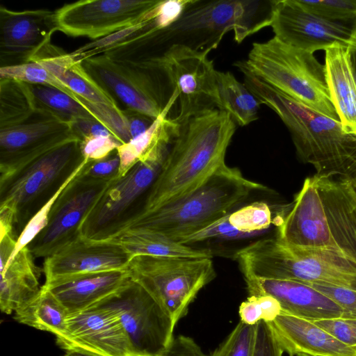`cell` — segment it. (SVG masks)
<instances>
[{
	"label": "cell",
	"mask_w": 356,
	"mask_h": 356,
	"mask_svg": "<svg viewBox=\"0 0 356 356\" xmlns=\"http://www.w3.org/2000/svg\"><path fill=\"white\" fill-rule=\"evenodd\" d=\"M271 1L192 0L180 17L167 27L141 33L119 45L117 58L129 63H151L170 47L200 51L216 49L229 31L237 43L270 26Z\"/></svg>",
	"instance_id": "1"
},
{
	"label": "cell",
	"mask_w": 356,
	"mask_h": 356,
	"mask_svg": "<svg viewBox=\"0 0 356 356\" xmlns=\"http://www.w3.org/2000/svg\"><path fill=\"white\" fill-rule=\"evenodd\" d=\"M275 235L289 245L329 250L356 263V191L347 179L306 178Z\"/></svg>",
	"instance_id": "2"
},
{
	"label": "cell",
	"mask_w": 356,
	"mask_h": 356,
	"mask_svg": "<svg viewBox=\"0 0 356 356\" xmlns=\"http://www.w3.org/2000/svg\"><path fill=\"white\" fill-rule=\"evenodd\" d=\"M236 129L230 115L219 109L182 124L139 216L186 197L226 164Z\"/></svg>",
	"instance_id": "3"
},
{
	"label": "cell",
	"mask_w": 356,
	"mask_h": 356,
	"mask_svg": "<svg viewBox=\"0 0 356 356\" xmlns=\"http://www.w3.org/2000/svg\"><path fill=\"white\" fill-rule=\"evenodd\" d=\"M244 84L271 108L288 129L299 159L314 168L317 176L349 179L356 171V136L340 122L317 112L248 74Z\"/></svg>",
	"instance_id": "4"
},
{
	"label": "cell",
	"mask_w": 356,
	"mask_h": 356,
	"mask_svg": "<svg viewBox=\"0 0 356 356\" xmlns=\"http://www.w3.org/2000/svg\"><path fill=\"white\" fill-rule=\"evenodd\" d=\"M266 188L225 164L186 197L139 216L123 230L143 228L174 240L217 221L243 206L254 192Z\"/></svg>",
	"instance_id": "5"
},
{
	"label": "cell",
	"mask_w": 356,
	"mask_h": 356,
	"mask_svg": "<svg viewBox=\"0 0 356 356\" xmlns=\"http://www.w3.org/2000/svg\"><path fill=\"white\" fill-rule=\"evenodd\" d=\"M248 74L291 98L339 121L332 102L325 65L313 54L288 45L276 37L256 42L245 60L235 63Z\"/></svg>",
	"instance_id": "6"
},
{
	"label": "cell",
	"mask_w": 356,
	"mask_h": 356,
	"mask_svg": "<svg viewBox=\"0 0 356 356\" xmlns=\"http://www.w3.org/2000/svg\"><path fill=\"white\" fill-rule=\"evenodd\" d=\"M243 277L290 280L356 290V263L334 252L289 245L275 235L238 250Z\"/></svg>",
	"instance_id": "7"
},
{
	"label": "cell",
	"mask_w": 356,
	"mask_h": 356,
	"mask_svg": "<svg viewBox=\"0 0 356 356\" xmlns=\"http://www.w3.org/2000/svg\"><path fill=\"white\" fill-rule=\"evenodd\" d=\"M88 161L81 154L79 140H73L48 152L0 183V208H8L13 213L17 237L31 219L79 174Z\"/></svg>",
	"instance_id": "8"
},
{
	"label": "cell",
	"mask_w": 356,
	"mask_h": 356,
	"mask_svg": "<svg viewBox=\"0 0 356 356\" xmlns=\"http://www.w3.org/2000/svg\"><path fill=\"white\" fill-rule=\"evenodd\" d=\"M172 142L160 143L143 161L124 176L111 180L83 219L80 234L106 240L122 232L142 212L148 193L159 175Z\"/></svg>",
	"instance_id": "9"
},
{
	"label": "cell",
	"mask_w": 356,
	"mask_h": 356,
	"mask_svg": "<svg viewBox=\"0 0 356 356\" xmlns=\"http://www.w3.org/2000/svg\"><path fill=\"white\" fill-rule=\"evenodd\" d=\"M86 72L122 110H131L156 120L173 108L178 95L156 63H129L104 54L81 60Z\"/></svg>",
	"instance_id": "10"
},
{
	"label": "cell",
	"mask_w": 356,
	"mask_h": 356,
	"mask_svg": "<svg viewBox=\"0 0 356 356\" xmlns=\"http://www.w3.org/2000/svg\"><path fill=\"white\" fill-rule=\"evenodd\" d=\"M128 270L168 312L175 325L188 312L200 291L213 281L216 273L211 258L138 254Z\"/></svg>",
	"instance_id": "11"
},
{
	"label": "cell",
	"mask_w": 356,
	"mask_h": 356,
	"mask_svg": "<svg viewBox=\"0 0 356 356\" xmlns=\"http://www.w3.org/2000/svg\"><path fill=\"white\" fill-rule=\"evenodd\" d=\"M94 306L116 314L133 349L140 356H161L174 338L176 325L170 316L132 279Z\"/></svg>",
	"instance_id": "12"
},
{
	"label": "cell",
	"mask_w": 356,
	"mask_h": 356,
	"mask_svg": "<svg viewBox=\"0 0 356 356\" xmlns=\"http://www.w3.org/2000/svg\"><path fill=\"white\" fill-rule=\"evenodd\" d=\"M209 54L207 51L174 45L151 62L162 68L172 92L177 93L176 114L172 119L180 126L193 117L220 110L217 70Z\"/></svg>",
	"instance_id": "13"
},
{
	"label": "cell",
	"mask_w": 356,
	"mask_h": 356,
	"mask_svg": "<svg viewBox=\"0 0 356 356\" xmlns=\"http://www.w3.org/2000/svg\"><path fill=\"white\" fill-rule=\"evenodd\" d=\"M159 0H82L56 10L58 31L94 40L143 20Z\"/></svg>",
	"instance_id": "14"
},
{
	"label": "cell",
	"mask_w": 356,
	"mask_h": 356,
	"mask_svg": "<svg viewBox=\"0 0 356 356\" xmlns=\"http://www.w3.org/2000/svg\"><path fill=\"white\" fill-rule=\"evenodd\" d=\"M81 172L59 195L46 226L27 245L35 258H46L80 235L83 219L111 181L89 179Z\"/></svg>",
	"instance_id": "15"
},
{
	"label": "cell",
	"mask_w": 356,
	"mask_h": 356,
	"mask_svg": "<svg viewBox=\"0 0 356 356\" xmlns=\"http://www.w3.org/2000/svg\"><path fill=\"white\" fill-rule=\"evenodd\" d=\"M38 60L74 93L122 144L131 140L123 111L86 72L80 60L54 44Z\"/></svg>",
	"instance_id": "16"
},
{
	"label": "cell",
	"mask_w": 356,
	"mask_h": 356,
	"mask_svg": "<svg viewBox=\"0 0 356 356\" xmlns=\"http://www.w3.org/2000/svg\"><path fill=\"white\" fill-rule=\"evenodd\" d=\"M58 31L55 12L15 11L0 6V67L35 61L51 44Z\"/></svg>",
	"instance_id": "17"
},
{
	"label": "cell",
	"mask_w": 356,
	"mask_h": 356,
	"mask_svg": "<svg viewBox=\"0 0 356 356\" xmlns=\"http://www.w3.org/2000/svg\"><path fill=\"white\" fill-rule=\"evenodd\" d=\"M78 140L70 124L43 117L0 130V183L48 152Z\"/></svg>",
	"instance_id": "18"
},
{
	"label": "cell",
	"mask_w": 356,
	"mask_h": 356,
	"mask_svg": "<svg viewBox=\"0 0 356 356\" xmlns=\"http://www.w3.org/2000/svg\"><path fill=\"white\" fill-rule=\"evenodd\" d=\"M269 26L284 43L312 54L335 43L347 46L353 30L352 26L319 17L297 0L271 1Z\"/></svg>",
	"instance_id": "19"
},
{
	"label": "cell",
	"mask_w": 356,
	"mask_h": 356,
	"mask_svg": "<svg viewBox=\"0 0 356 356\" xmlns=\"http://www.w3.org/2000/svg\"><path fill=\"white\" fill-rule=\"evenodd\" d=\"M66 350H80L100 356H140L133 349L116 314L93 306L68 314L65 332L56 337Z\"/></svg>",
	"instance_id": "20"
},
{
	"label": "cell",
	"mask_w": 356,
	"mask_h": 356,
	"mask_svg": "<svg viewBox=\"0 0 356 356\" xmlns=\"http://www.w3.org/2000/svg\"><path fill=\"white\" fill-rule=\"evenodd\" d=\"M134 255L111 240H92L82 235L44 258L45 282L80 274L125 270Z\"/></svg>",
	"instance_id": "21"
},
{
	"label": "cell",
	"mask_w": 356,
	"mask_h": 356,
	"mask_svg": "<svg viewBox=\"0 0 356 356\" xmlns=\"http://www.w3.org/2000/svg\"><path fill=\"white\" fill-rule=\"evenodd\" d=\"M249 295H270L282 312L316 321L341 317L342 309L309 285L295 280L244 277Z\"/></svg>",
	"instance_id": "22"
},
{
	"label": "cell",
	"mask_w": 356,
	"mask_h": 356,
	"mask_svg": "<svg viewBox=\"0 0 356 356\" xmlns=\"http://www.w3.org/2000/svg\"><path fill=\"white\" fill-rule=\"evenodd\" d=\"M290 204L273 206L258 201L243 205L204 228L186 234L175 241L188 245L207 240H234L258 235L277 227Z\"/></svg>",
	"instance_id": "23"
},
{
	"label": "cell",
	"mask_w": 356,
	"mask_h": 356,
	"mask_svg": "<svg viewBox=\"0 0 356 356\" xmlns=\"http://www.w3.org/2000/svg\"><path fill=\"white\" fill-rule=\"evenodd\" d=\"M131 280L127 269L68 276L42 286L65 307L68 314L86 310L113 294Z\"/></svg>",
	"instance_id": "24"
},
{
	"label": "cell",
	"mask_w": 356,
	"mask_h": 356,
	"mask_svg": "<svg viewBox=\"0 0 356 356\" xmlns=\"http://www.w3.org/2000/svg\"><path fill=\"white\" fill-rule=\"evenodd\" d=\"M289 356H356V350L332 336L312 321L282 312L269 323Z\"/></svg>",
	"instance_id": "25"
},
{
	"label": "cell",
	"mask_w": 356,
	"mask_h": 356,
	"mask_svg": "<svg viewBox=\"0 0 356 356\" xmlns=\"http://www.w3.org/2000/svg\"><path fill=\"white\" fill-rule=\"evenodd\" d=\"M347 46L335 43L325 50L326 80L332 102L344 131L356 136V83Z\"/></svg>",
	"instance_id": "26"
},
{
	"label": "cell",
	"mask_w": 356,
	"mask_h": 356,
	"mask_svg": "<svg viewBox=\"0 0 356 356\" xmlns=\"http://www.w3.org/2000/svg\"><path fill=\"white\" fill-rule=\"evenodd\" d=\"M34 258L26 246L0 271V309L3 313L15 312L40 291V278L43 271L36 266Z\"/></svg>",
	"instance_id": "27"
},
{
	"label": "cell",
	"mask_w": 356,
	"mask_h": 356,
	"mask_svg": "<svg viewBox=\"0 0 356 356\" xmlns=\"http://www.w3.org/2000/svg\"><path fill=\"white\" fill-rule=\"evenodd\" d=\"M108 239L120 244L134 256L145 254L212 258L209 250L181 244L162 233L143 228H129Z\"/></svg>",
	"instance_id": "28"
},
{
	"label": "cell",
	"mask_w": 356,
	"mask_h": 356,
	"mask_svg": "<svg viewBox=\"0 0 356 356\" xmlns=\"http://www.w3.org/2000/svg\"><path fill=\"white\" fill-rule=\"evenodd\" d=\"M216 79L220 110L228 113L239 126H246L258 118L262 104L247 86L229 72L216 70Z\"/></svg>",
	"instance_id": "29"
},
{
	"label": "cell",
	"mask_w": 356,
	"mask_h": 356,
	"mask_svg": "<svg viewBox=\"0 0 356 356\" xmlns=\"http://www.w3.org/2000/svg\"><path fill=\"white\" fill-rule=\"evenodd\" d=\"M67 316L60 302L42 286L35 297L14 312L13 318L19 323L57 337L65 332Z\"/></svg>",
	"instance_id": "30"
},
{
	"label": "cell",
	"mask_w": 356,
	"mask_h": 356,
	"mask_svg": "<svg viewBox=\"0 0 356 356\" xmlns=\"http://www.w3.org/2000/svg\"><path fill=\"white\" fill-rule=\"evenodd\" d=\"M28 84L37 114L67 123L79 118L99 120L91 110L67 93L51 86Z\"/></svg>",
	"instance_id": "31"
},
{
	"label": "cell",
	"mask_w": 356,
	"mask_h": 356,
	"mask_svg": "<svg viewBox=\"0 0 356 356\" xmlns=\"http://www.w3.org/2000/svg\"><path fill=\"white\" fill-rule=\"evenodd\" d=\"M35 113L27 83L0 79V130L25 123Z\"/></svg>",
	"instance_id": "32"
},
{
	"label": "cell",
	"mask_w": 356,
	"mask_h": 356,
	"mask_svg": "<svg viewBox=\"0 0 356 356\" xmlns=\"http://www.w3.org/2000/svg\"><path fill=\"white\" fill-rule=\"evenodd\" d=\"M0 79H12L29 84L51 86L67 93L78 100V97L38 60L0 67Z\"/></svg>",
	"instance_id": "33"
},
{
	"label": "cell",
	"mask_w": 356,
	"mask_h": 356,
	"mask_svg": "<svg viewBox=\"0 0 356 356\" xmlns=\"http://www.w3.org/2000/svg\"><path fill=\"white\" fill-rule=\"evenodd\" d=\"M310 13L327 21L352 27L356 24V0H297Z\"/></svg>",
	"instance_id": "34"
},
{
	"label": "cell",
	"mask_w": 356,
	"mask_h": 356,
	"mask_svg": "<svg viewBox=\"0 0 356 356\" xmlns=\"http://www.w3.org/2000/svg\"><path fill=\"white\" fill-rule=\"evenodd\" d=\"M256 327L240 321L209 356H252Z\"/></svg>",
	"instance_id": "35"
},
{
	"label": "cell",
	"mask_w": 356,
	"mask_h": 356,
	"mask_svg": "<svg viewBox=\"0 0 356 356\" xmlns=\"http://www.w3.org/2000/svg\"><path fill=\"white\" fill-rule=\"evenodd\" d=\"M323 293L343 310L341 317L356 318V290L334 285L305 283Z\"/></svg>",
	"instance_id": "36"
},
{
	"label": "cell",
	"mask_w": 356,
	"mask_h": 356,
	"mask_svg": "<svg viewBox=\"0 0 356 356\" xmlns=\"http://www.w3.org/2000/svg\"><path fill=\"white\" fill-rule=\"evenodd\" d=\"M120 166V159L115 149L102 159L88 161L81 175L92 180L110 181L118 177Z\"/></svg>",
	"instance_id": "37"
},
{
	"label": "cell",
	"mask_w": 356,
	"mask_h": 356,
	"mask_svg": "<svg viewBox=\"0 0 356 356\" xmlns=\"http://www.w3.org/2000/svg\"><path fill=\"white\" fill-rule=\"evenodd\" d=\"M312 321L341 342L356 347V318L337 317Z\"/></svg>",
	"instance_id": "38"
},
{
	"label": "cell",
	"mask_w": 356,
	"mask_h": 356,
	"mask_svg": "<svg viewBox=\"0 0 356 356\" xmlns=\"http://www.w3.org/2000/svg\"><path fill=\"white\" fill-rule=\"evenodd\" d=\"M121 145L122 143L114 136H93L79 141L81 154L88 161L106 157Z\"/></svg>",
	"instance_id": "39"
},
{
	"label": "cell",
	"mask_w": 356,
	"mask_h": 356,
	"mask_svg": "<svg viewBox=\"0 0 356 356\" xmlns=\"http://www.w3.org/2000/svg\"><path fill=\"white\" fill-rule=\"evenodd\" d=\"M284 353L270 324L260 321L256 327L252 356H282Z\"/></svg>",
	"instance_id": "40"
},
{
	"label": "cell",
	"mask_w": 356,
	"mask_h": 356,
	"mask_svg": "<svg viewBox=\"0 0 356 356\" xmlns=\"http://www.w3.org/2000/svg\"><path fill=\"white\" fill-rule=\"evenodd\" d=\"M70 124L73 134L79 141L93 136H114L103 122L97 119L79 118Z\"/></svg>",
	"instance_id": "41"
},
{
	"label": "cell",
	"mask_w": 356,
	"mask_h": 356,
	"mask_svg": "<svg viewBox=\"0 0 356 356\" xmlns=\"http://www.w3.org/2000/svg\"><path fill=\"white\" fill-rule=\"evenodd\" d=\"M161 356H209L205 354L193 340L184 335L174 337Z\"/></svg>",
	"instance_id": "42"
},
{
	"label": "cell",
	"mask_w": 356,
	"mask_h": 356,
	"mask_svg": "<svg viewBox=\"0 0 356 356\" xmlns=\"http://www.w3.org/2000/svg\"><path fill=\"white\" fill-rule=\"evenodd\" d=\"M122 111L131 139L146 131L155 120L148 115L134 111L128 109Z\"/></svg>",
	"instance_id": "43"
},
{
	"label": "cell",
	"mask_w": 356,
	"mask_h": 356,
	"mask_svg": "<svg viewBox=\"0 0 356 356\" xmlns=\"http://www.w3.org/2000/svg\"><path fill=\"white\" fill-rule=\"evenodd\" d=\"M238 314L240 321L247 325H254L261 321L262 314L257 296L249 295L248 298L241 303Z\"/></svg>",
	"instance_id": "44"
},
{
	"label": "cell",
	"mask_w": 356,
	"mask_h": 356,
	"mask_svg": "<svg viewBox=\"0 0 356 356\" xmlns=\"http://www.w3.org/2000/svg\"><path fill=\"white\" fill-rule=\"evenodd\" d=\"M262 314V320L267 322H273L282 312V308L280 302L270 295H255Z\"/></svg>",
	"instance_id": "45"
},
{
	"label": "cell",
	"mask_w": 356,
	"mask_h": 356,
	"mask_svg": "<svg viewBox=\"0 0 356 356\" xmlns=\"http://www.w3.org/2000/svg\"><path fill=\"white\" fill-rule=\"evenodd\" d=\"M346 52L350 70L356 83V24L353 27L350 42L347 45Z\"/></svg>",
	"instance_id": "46"
},
{
	"label": "cell",
	"mask_w": 356,
	"mask_h": 356,
	"mask_svg": "<svg viewBox=\"0 0 356 356\" xmlns=\"http://www.w3.org/2000/svg\"><path fill=\"white\" fill-rule=\"evenodd\" d=\"M63 356H100V355L92 354V353H86V352H83V351H80V350H66L65 354Z\"/></svg>",
	"instance_id": "47"
},
{
	"label": "cell",
	"mask_w": 356,
	"mask_h": 356,
	"mask_svg": "<svg viewBox=\"0 0 356 356\" xmlns=\"http://www.w3.org/2000/svg\"><path fill=\"white\" fill-rule=\"evenodd\" d=\"M347 179L350 181L352 186L356 191V171L353 174V175L349 179Z\"/></svg>",
	"instance_id": "48"
},
{
	"label": "cell",
	"mask_w": 356,
	"mask_h": 356,
	"mask_svg": "<svg viewBox=\"0 0 356 356\" xmlns=\"http://www.w3.org/2000/svg\"><path fill=\"white\" fill-rule=\"evenodd\" d=\"M302 355V356H312V355Z\"/></svg>",
	"instance_id": "49"
},
{
	"label": "cell",
	"mask_w": 356,
	"mask_h": 356,
	"mask_svg": "<svg viewBox=\"0 0 356 356\" xmlns=\"http://www.w3.org/2000/svg\"><path fill=\"white\" fill-rule=\"evenodd\" d=\"M355 349L356 350V347H355Z\"/></svg>",
	"instance_id": "50"
},
{
	"label": "cell",
	"mask_w": 356,
	"mask_h": 356,
	"mask_svg": "<svg viewBox=\"0 0 356 356\" xmlns=\"http://www.w3.org/2000/svg\"><path fill=\"white\" fill-rule=\"evenodd\" d=\"M299 356H302V355H299Z\"/></svg>",
	"instance_id": "51"
}]
</instances>
